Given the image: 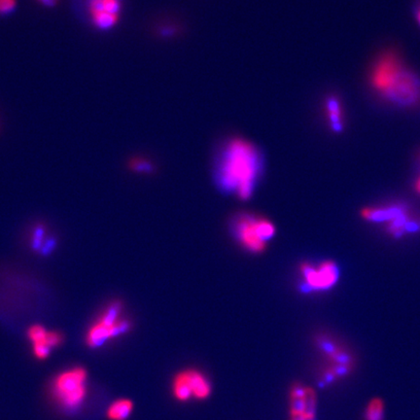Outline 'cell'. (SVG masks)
I'll return each instance as SVG.
<instances>
[{
    "mask_svg": "<svg viewBox=\"0 0 420 420\" xmlns=\"http://www.w3.org/2000/svg\"><path fill=\"white\" fill-rule=\"evenodd\" d=\"M385 410L382 399L373 398L364 410V420H384Z\"/></svg>",
    "mask_w": 420,
    "mask_h": 420,
    "instance_id": "obj_15",
    "label": "cell"
},
{
    "mask_svg": "<svg viewBox=\"0 0 420 420\" xmlns=\"http://www.w3.org/2000/svg\"><path fill=\"white\" fill-rule=\"evenodd\" d=\"M0 130H1V123H0Z\"/></svg>",
    "mask_w": 420,
    "mask_h": 420,
    "instance_id": "obj_26",
    "label": "cell"
},
{
    "mask_svg": "<svg viewBox=\"0 0 420 420\" xmlns=\"http://www.w3.org/2000/svg\"><path fill=\"white\" fill-rule=\"evenodd\" d=\"M408 211L410 210L405 205H380L362 209L361 217L366 221L386 224Z\"/></svg>",
    "mask_w": 420,
    "mask_h": 420,
    "instance_id": "obj_9",
    "label": "cell"
},
{
    "mask_svg": "<svg viewBox=\"0 0 420 420\" xmlns=\"http://www.w3.org/2000/svg\"><path fill=\"white\" fill-rule=\"evenodd\" d=\"M338 382H340V380L336 377L332 368L328 364L325 367L321 369L320 372H319L318 380H317V385H318L319 388H328V387L337 384Z\"/></svg>",
    "mask_w": 420,
    "mask_h": 420,
    "instance_id": "obj_16",
    "label": "cell"
},
{
    "mask_svg": "<svg viewBox=\"0 0 420 420\" xmlns=\"http://www.w3.org/2000/svg\"><path fill=\"white\" fill-rule=\"evenodd\" d=\"M130 322L123 316V305L118 301L107 305L88 329L86 342L91 349H97L112 338L125 335Z\"/></svg>",
    "mask_w": 420,
    "mask_h": 420,
    "instance_id": "obj_3",
    "label": "cell"
},
{
    "mask_svg": "<svg viewBox=\"0 0 420 420\" xmlns=\"http://www.w3.org/2000/svg\"><path fill=\"white\" fill-rule=\"evenodd\" d=\"M134 404L128 399H120L112 404L107 410V417L110 420H126L132 414Z\"/></svg>",
    "mask_w": 420,
    "mask_h": 420,
    "instance_id": "obj_13",
    "label": "cell"
},
{
    "mask_svg": "<svg viewBox=\"0 0 420 420\" xmlns=\"http://www.w3.org/2000/svg\"><path fill=\"white\" fill-rule=\"evenodd\" d=\"M172 387H174V394L177 400L186 402V401L193 398L192 390H191L190 385H189L185 371L179 373L175 377Z\"/></svg>",
    "mask_w": 420,
    "mask_h": 420,
    "instance_id": "obj_14",
    "label": "cell"
},
{
    "mask_svg": "<svg viewBox=\"0 0 420 420\" xmlns=\"http://www.w3.org/2000/svg\"><path fill=\"white\" fill-rule=\"evenodd\" d=\"M17 7V0H0V16L8 15Z\"/></svg>",
    "mask_w": 420,
    "mask_h": 420,
    "instance_id": "obj_19",
    "label": "cell"
},
{
    "mask_svg": "<svg viewBox=\"0 0 420 420\" xmlns=\"http://www.w3.org/2000/svg\"><path fill=\"white\" fill-rule=\"evenodd\" d=\"M292 420H307L303 415H296V417H292Z\"/></svg>",
    "mask_w": 420,
    "mask_h": 420,
    "instance_id": "obj_24",
    "label": "cell"
},
{
    "mask_svg": "<svg viewBox=\"0 0 420 420\" xmlns=\"http://www.w3.org/2000/svg\"><path fill=\"white\" fill-rule=\"evenodd\" d=\"M415 18H417V23H419L420 25V0L419 4H417V9H415Z\"/></svg>",
    "mask_w": 420,
    "mask_h": 420,
    "instance_id": "obj_22",
    "label": "cell"
},
{
    "mask_svg": "<svg viewBox=\"0 0 420 420\" xmlns=\"http://www.w3.org/2000/svg\"><path fill=\"white\" fill-rule=\"evenodd\" d=\"M316 404V394L312 388H307V395L305 397V415H303L305 419H314Z\"/></svg>",
    "mask_w": 420,
    "mask_h": 420,
    "instance_id": "obj_17",
    "label": "cell"
},
{
    "mask_svg": "<svg viewBox=\"0 0 420 420\" xmlns=\"http://www.w3.org/2000/svg\"><path fill=\"white\" fill-rule=\"evenodd\" d=\"M370 79L373 90L397 106L414 107L420 102V79L395 53H385L377 60Z\"/></svg>",
    "mask_w": 420,
    "mask_h": 420,
    "instance_id": "obj_1",
    "label": "cell"
},
{
    "mask_svg": "<svg viewBox=\"0 0 420 420\" xmlns=\"http://www.w3.org/2000/svg\"><path fill=\"white\" fill-rule=\"evenodd\" d=\"M185 372L194 398L198 399V400L207 399L211 392V386L207 377L202 373L196 370H187Z\"/></svg>",
    "mask_w": 420,
    "mask_h": 420,
    "instance_id": "obj_11",
    "label": "cell"
},
{
    "mask_svg": "<svg viewBox=\"0 0 420 420\" xmlns=\"http://www.w3.org/2000/svg\"><path fill=\"white\" fill-rule=\"evenodd\" d=\"M260 172L258 151L249 142L235 139L226 147L219 163L218 179L240 198L250 197Z\"/></svg>",
    "mask_w": 420,
    "mask_h": 420,
    "instance_id": "obj_2",
    "label": "cell"
},
{
    "mask_svg": "<svg viewBox=\"0 0 420 420\" xmlns=\"http://www.w3.org/2000/svg\"><path fill=\"white\" fill-rule=\"evenodd\" d=\"M303 290L326 291L333 288L338 281L340 270L333 261H323L317 266L303 263L300 268Z\"/></svg>",
    "mask_w": 420,
    "mask_h": 420,
    "instance_id": "obj_6",
    "label": "cell"
},
{
    "mask_svg": "<svg viewBox=\"0 0 420 420\" xmlns=\"http://www.w3.org/2000/svg\"><path fill=\"white\" fill-rule=\"evenodd\" d=\"M307 388L309 387H305L301 384H294L291 388L290 398H305V395H307Z\"/></svg>",
    "mask_w": 420,
    "mask_h": 420,
    "instance_id": "obj_20",
    "label": "cell"
},
{
    "mask_svg": "<svg viewBox=\"0 0 420 420\" xmlns=\"http://www.w3.org/2000/svg\"><path fill=\"white\" fill-rule=\"evenodd\" d=\"M307 420H315V419H307Z\"/></svg>",
    "mask_w": 420,
    "mask_h": 420,
    "instance_id": "obj_25",
    "label": "cell"
},
{
    "mask_svg": "<svg viewBox=\"0 0 420 420\" xmlns=\"http://www.w3.org/2000/svg\"><path fill=\"white\" fill-rule=\"evenodd\" d=\"M326 110L331 130L340 134L344 130L345 125L340 100L337 97H329L326 100Z\"/></svg>",
    "mask_w": 420,
    "mask_h": 420,
    "instance_id": "obj_12",
    "label": "cell"
},
{
    "mask_svg": "<svg viewBox=\"0 0 420 420\" xmlns=\"http://www.w3.org/2000/svg\"><path fill=\"white\" fill-rule=\"evenodd\" d=\"M87 372L75 367L65 371L56 377L53 385L56 400L67 410H76L85 400L87 394Z\"/></svg>",
    "mask_w": 420,
    "mask_h": 420,
    "instance_id": "obj_4",
    "label": "cell"
},
{
    "mask_svg": "<svg viewBox=\"0 0 420 420\" xmlns=\"http://www.w3.org/2000/svg\"><path fill=\"white\" fill-rule=\"evenodd\" d=\"M27 335L32 345H46L52 349L58 347L64 342V336L62 333L58 331L47 330L45 327L39 325V324L30 326Z\"/></svg>",
    "mask_w": 420,
    "mask_h": 420,
    "instance_id": "obj_10",
    "label": "cell"
},
{
    "mask_svg": "<svg viewBox=\"0 0 420 420\" xmlns=\"http://www.w3.org/2000/svg\"><path fill=\"white\" fill-rule=\"evenodd\" d=\"M120 0H90L88 11L93 25L100 30L115 27L120 19Z\"/></svg>",
    "mask_w": 420,
    "mask_h": 420,
    "instance_id": "obj_8",
    "label": "cell"
},
{
    "mask_svg": "<svg viewBox=\"0 0 420 420\" xmlns=\"http://www.w3.org/2000/svg\"><path fill=\"white\" fill-rule=\"evenodd\" d=\"M314 344L329 365H344L355 369V354L337 338L327 334H320L315 338Z\"/></svg>",
    "mask_w": 420,
    "mask_h": 420,
    "instance_id": "obj_7",
    "label": "cell"
},
{
    "mask_svg": "<svg viewBox=\"0 0 420 420\" xmlns=\"http://www.w3.org/2000/svg\"><path fill=\"white\" fill-rule=\"evenodd\" d=\"M415 192L420 195V176L419 177V178L417 179V181H415Z\"/></svg>",
    "mask_w": 420,
    "mask_h": 420,
    "instance_id": "obj_23",
    "label": "cell"
},
{
    "mask_svg": "<svg viewBox=\"0 0 420 420\" xmlns=\"http://www.w3.org/2000/svg\"><path fill=\"white\" fill-rule=\"evenodd\" d=\"M41 4L46 7H55L57 5L58 0H38Z\"/></svg>",
    "mask_w": 420,
    "mask_h": 420,
    "instance_id": "obj_21",
    "label": "cell"
},
{
    "mask_svg": "<svg viewBox=\"0 0 420 420\" xmlns=\"http://www.w3.org/2000/svg\"><path fill=\"white\" fill-rule=\"evenodd\" d=\"M235 233L245 248L259 253L266 248V242L274 237L275 229L267 219L242 214L235 219Z\"/></svg>",
    "mask_w": 420,
    "mask_h": 420,
    "instance_id": "obj_5",
    "label": "cell"
},
{
    "mask_svg": "<svg viewBox=\"0 0 420 420\" xmlns=\"http://www.w3.org/2000/svg\"><path fill=\"white\" fill-rule=\"evenodd\" d=\"M290 412L291 417L305 415V398L291 399Z\"/></svg>",
    "mask_w": 420,
    "mask_h": 420,
    "instance_id": "obj_18",
    "label": "cell"
}]
</instances>
